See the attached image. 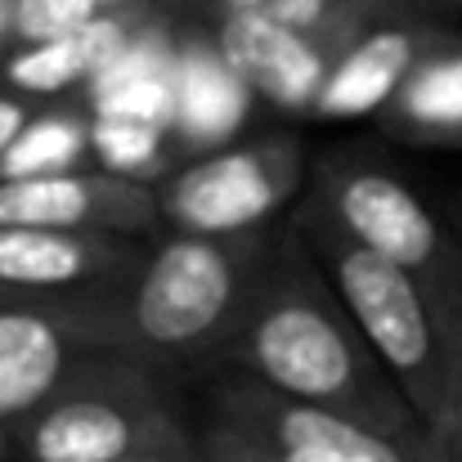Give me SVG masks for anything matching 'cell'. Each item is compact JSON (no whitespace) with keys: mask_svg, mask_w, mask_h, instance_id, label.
<instances>
[{"mask_svg":"<svg viewBox=\"0 0 462 462\" xmlns=\"http://www.w3.org/2000/svg\"><path fill=\"white\" fill-rule=\"evenodd\" d=\"M99 9H104V0H14L9 32L23 45H45V41L81 32L86 23L99 18Z\"/></svg>","mask_w":462,"mask_h":462,"instance_id":"19","label":"cell"},{"mask_svg":"<svg viewBox=\"0 0 462 462\" xmlns=\"http://www.w3.org/2000/svg\"><path fill=\"white\" fill-rule=\"evenodd\" d=\"M243 86L229 77L216 50L184 45L180 50V77H175V126L180 135L202 149L229 135L243 122Z\"/></svg>","mask_w":462,"mask_h":462,"instance_id":"15","label":"cell"},{"mask_svg":"<svg viewBox=\"0 0 462 462\" xmlns=\"http://www.w3.org/2000/svg\"><path fill=\"white\" fill-rule=\"evenodd\" d=\"M216 422L243 431L270 454H306L319 462H449L436 440H422V445L386 440L350 418L292 404L252 377L229 382L216 395Z\"/></svg>","mask_w":462,"mask_h":462,"instance_id":"7","label":"cell"},{"mask_svg":"<svg viewBox=\"0 0 462 462\" xmlns=\"http://www.w3.org/2000/svg\"><path fill=\"white\" fill-rule=\"evenodd\" d=\"M270 234L193 238L175 234L104 297H86L108 350L144 368L207 359L234 346V332L261 283Z\"/></svg>","mask_w":462,"mask_h":462,"instance_id":"2","label":"cell"},{"mask_svg":"<svg viewBox=\"0 0 462 462\" xmlns=\"http://www.w3.org/2000/svg\"><path fill=\"white\" fill-rule=\"evenodd\" d=\"M292 229L418 422L436 445H449L462 431V346L445 332L427 292L391 261L359 247L314 193Z\"/></svg>","mask_w":462,"mask_h":462,"instance_id":"3","label":"cell"},{"mask_svg":"<svg viewBox=\"0 0 462 462\" xmlns=\"http://www.w3.org/2000/svg\"><path fill=\"white\" fill-rule=\"evenodd\" d=\"M18 462H131L198 445L153 368L131 355H90L68 386L14 427Z\"/></svg>","mask_w":462,"mask_h":462,"instance_id":"4","label":"cell"},{"mask_svg":"<svg viewBox=\"0 0 462 462\" xmlns=\"http://www.w3.org/2000/svg\"><path fill=\"white\" fill-rule=\"evenodd\" d=\"M297 180L301 149L292 140H252L175 166L157 184V211L175 234L193 238L265 234L270 216L292 202Z\"/></svg>","mask_w":462,"mask_h":462,"instance_id":"6","label":"cell"},{"mask_svg":"<svg viewBox=\"0 0 462 462\" xmlns=\"http://www.w3.org/2000/svg\"><path fill=\"white\" fill-rule=\"evenodd\" d=\"M391 117L418 135L462 140V41L431 59L395 99Z\"/></svg>","mask_w":462,"mask_h":462,"instance_id":"16","label":"cell"},{"mask_svg":"<svg viewBox=\"0 0 462 462\" xmlns=\"http://www.w3.org/2000/svg\"><path fill=\"white\" fill-rule=\"evenodd\" d=\"M220 14H252L265 23H279L306 41L328 45L337 59L364 41L373 27L391 18L422 14V0H216Z\"/></svg>","mask_w":462,"mask_h":462,"instance_id":"14","label":"cell"},{"mask_svg":"<svg viewBox=\"0 0 462 462\" xmlns=\"http://www.w3.org/2000/svg\"><path fill=\"white\" fill-rule=\"evenodd\" d=\"M90 149L108 162L113 175L144 180L149 166H162L166 126L135 122V117H95V126H90Z\"/></svg>","mask_w":462,"mask_h":462,"instance_id":"18","label":"cell"},{"mask_svg":"<svg viewBox=\"0 0 462 462\" xmlns=\"http://www.w3.org/2000/svg\"><path fill=\"white\" fill-rule=\"evenodd\" d=\"M458 247H462V238H458Z\"/></svg>","mask_w":462,"mask_h":462,"instance_id":"27","label":"cell"},{"mask_svg":"<svg viewBox=\"0 0 462 462\" xmlns=\"http://www.w3.org/2000/svg\"><path fill=\"white\" fill-rule=\"evenodd\" d=\"M0 306H27V297H18V292H5V288H0ZM36 306H41V301H36Z\"/></svg>","mask_w":462,"mask_h":462,"instance_id":"25","label":"cell"},{"mask_svg":"<svg viewBox=\"0 0 462 462\" xmlns=\"http://www.w3.org/2000/svg\"><path fill=\"white\" fill-rule=\"evenodd\" d=\"M90 149V131L77 117H36L14 149L0 162V180H27V175H63L72 162Z\"/></svg>","mask_w":462,"mask_h":462,"instance_id":"17","label":"cell"},{"mask_svg":"<svg viewBox=\"0 0 462 462\" xmlns=\"http://www.w3.org/2000/svg\"><path fill=\"white\" fill-rule=\"evenodd\" d=\"M131 462H202V454H198V445H189V449H171V454H144V458H131Z\"/></svg>","mask_w":462,"mask_h":462,"instance_id":"22","label":"cell"},{"mask_svg":"<svg viewBox=\"0 0 462 462\" xmlns=\"http://www.w3.org/2000/svg\"><path fill=\"white\" fill-rule=\"evenodd\" d=\"M0 462H18V440H14V427L0 422Z\"/></svg>","mask_w":462,"mask_h":462,"instance_id":"23","label":"cell"},{"mask_svg":"<svg viewBox=\"0 0 462 462\" xmlns=\"http://www.w3.org/2000/svg\"><path fill=\"white\" fill-rule=\"evenodd\" d=\"M157 184L113 171H63L0 180V229H54V234H144L157 229Z\"/></svg>","mask_w":462,"mask_h":462,"instance_id":"9","label":"cell"},{"mask_svg":"<svg viewBox=\"0 0 462 462\" xmlns=\"http://www.w3.org/2000/svg\"><path fill=\"white\" fill-rule=\"evenodd\" d=\"M32 122H36V117H32V108H27L23 99L0 95V162H5V153L14 149V140H18Z\"/></svg>","mask_w":462,"mask_h":462,"instance_id":"21","label":"cell"},{"mask_svg":"<svg viewBox=\"0 0 462 462\" xmlns=\"http://www.w3.org/2000/svg\"><path fill=\"white\" fill-rule=\"evenodd\" d=\"M144 252L113 234L0 229V288L41 306L104 297L140 270Z\"/></svg>","mask_w":462,"mask_h":462,"instance_id":"10","label":"cell"},{"mask_svg":"<svg viewBox=\"0 0 462 462\" xmlns=\"http://www.w3.org/2000/svg\"><path fill=\"white\" fill-rule=\"evenodd\" d=\"M422 5H462V0H422Z\"/></svg>","mask_w":462,"mask_h":462,"instance_id":"26","label":"cell"},{"mask_svg":"<svg viewBox=\"0 0 462 462\" xmlns=\"http://www.w3.org/2000/svg\"><path fill=\"white\" fill-rule=\"evenodd\" d=\"M198 454H202V462H279V458H270L256 440H247L243 431H234V427L216 422V418L198 436Z\"/></svg>","mask_w":462,"mask_h":462,"instance_id":"20","label":"cell"},{"mask_svg":"<svg viewBox=\"0 0 462 462\" xmlns=\"http://www.w3.org/2000/svg\"><path fill=\"white\" fill-rule=\"evenodd\" d=\"M9 18H14V0H0V36L9 32Z\"/></svg>","mask_w":462,"mask_h":462,"instance_id":"24","label":"cell"},{"mask_svg":"<svg viewBox=\"0 0 462 462\" xmlns=\"http://www.w3.org/2000/svg\"><path fill=\"white\" fill-rule=\"evenodd\" d=\"M108 341L86 301L0 306V422H27Z\"/></svg>","mask_w":462,"mask_h":462,"instance_id":"8","label":"cell"},{"mask_svg":"<svg viewBox=\"0 0 462 462\" xmlns=\"http://www.w3.org/2000/svg\"><path fill=\"white\" fill-rule=\"evenodd\" d=\"M229 355L265 391L350 418L386 440L422 445L431 431L418 422L400 386L386 377L346 306L328 288L297 229L270 243L261 283L243 314Z\"/></svg>","mask_w":462,"mask_h":462,"instance_id":"1","label":"cell"},{"mask_svg":"<svg viewBox=\"0 0 462 462\" xmlns=\"http://www.w3.org/2000/svg\"><path fill=\"white\" fill-rule=\"evenodd\" d=\"M144 32H149V18L140 14H99L72 36L14 50L5 59V86L23 95H59L68 86H99Z\"/></svg>","mask_w":462,"mask_h":462,"instance_id":"13","label":"cell"},{"mask_svg":"<svg viewBox=\"0 0 462 462\" xmlns=\"http://www.w3.org/2000/svg\"><path fill=\"white\" fill-rule=\"evenodd\" d=\"M314 198L341 220V229L409 274L436 306L445 332L462 346V247L458 238L422 207V198L391 171L341 157L323 166Z\"/></svg>","mask_w":462,"mask_h":462,"instance_id":"5","label":"cell"},{"mask_svg":"<svg viewBox=\"0 0 462 462\" xmlns=\"http://www.w3.org/2000/svg\"><path fill=\"white\" fill-rule=\"evenodd\" d=\"M458 36L445 27L409 14L373 27L364 41H355L328 72L323 95L314 104V117H368L382 108H395L404 86L445 50H454Z\"/></svg>","mask_w":462,"mask_h":462,"instance_id":"11","label":"cell"},{"mask_svg":"<svg viewBox=\"0 0 462 462\" xmlns=\"http://www.w3.org/2000/svg\"><path fill=\"white\" fill-rule=\"evenodd\" d=\"M216 54L247 95H261L283 113H314L323 81L337 63L328 45L252 14H220Z\"/></svg>","mask_w":462,"mask_h":462,"instance_id":"12","label":"cell"}]
</instances>
